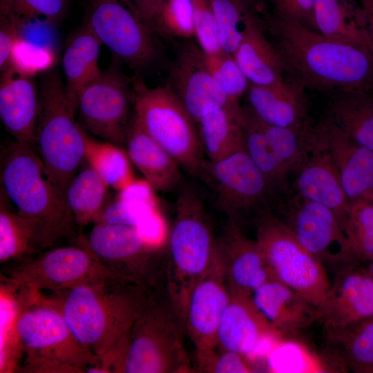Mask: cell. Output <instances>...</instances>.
I'll list each match as a JSON object with an SVG mask.
<instances>
[{"label":"cell","instance_id":"6da1fadb","mask_svg":"<svg viewBox=\"0 0 373 373\" xmlns=\"http://www.w3.org/2000/svg\"><path fill=\"white\" fill-rule=\"evenodd\" d=\"M260 17L282 58L287 79L327 93H373V53L368 47L329 38L274 13Z\"/></svg>","mask_w":373,"mask_h":373},{"label":"cell","instance_id":"7a4b0ae2","mask_svg":"<svg viewBox=\"0 0 373 373\" xmlns=\"http://www.w3.org/2000/svg\"><path fill=\"white\" fill-rule=\"evenodd\" d=\"M43 294L57 305L77 340L99 359L124 338L157 294L116 278Z\"/></svg>","mask_w":373,"mask_h":373},{"label":"cell","instance_id":"3957f363","mask_svg":"<svg viewBox=\"0 0 373 373\" xmlns=\"http://www.w3.org/2000/svg\"><path fill=\"white\" fill-rule=\"evenodd\" d=\"M1 183L17 213L32 226L35 255L62 239L77 242L79 227L65 197L47 176L34 145L15 140L6 149Z\"/></svg>","mask_w":373,"mask_h":373},{"label":"cell","instance_id":"277c9868","mask_svg":"<svg viewBox=\"0 0 373 373\" xmlns=\"http://www.w3.org/2000/svg\"><path fill=\"white\" fill-rule=\"evenodd\" d=\"M183 326L166 291L153 296L124 338L99 358L104 373H187Z\"/></svg>","mask_w":373,"mask_h":373},{"label":"cell","instance_id":"5b68a950","mask_svg":"<svg viewBox=\"0 0 373 373\" xmlns=\"http://www.w3.org/2000/svg\"><path fill=\"white\" fill-rule=\"evenodd\" d=\"M15 293L13 332L24 354L23 372L83 373L99 358L75 337L57 305L46 294Z\"/></svg>","mask_w":373,"mask_h":373},{"label":"cell","instance_id":"8992f818","mask_svg":"<svg viewBox=\"0 0 373 373\" xmlns=\"http://www.w3.org/2000/svg\"><path fill=\"white\" fill-rule=\"evenodd\" d=\"M177 191L175 215L167 238L166 291L184 328L189 296L211 264L216 239L196 189L181 183Z\"/></svg>","mask_w":373,"mask_h":373},{"label":"cell","instance_id":"52a82bcc","mask_svg":"<svg viewBox=\"0 0 373 373\" xmlns=\"http://www.w3.org/2000/svg\"><path fill=\"white\" fill-rule=\"evenodd\" d=\"M76 111L58 74L45 77L39 92L35 147L47 176L64 197L84 157V130L75 119Z\"/></svg>","mask_w":373,"mask_h":373},{"label":"cell","instance_id":"ba28073f","mask_svg":"<svg viewBox=\"0 0 373 373\" xmlns=\"http://www.w3.org/2000/svg\"><path fill=\"white\" fill-rule=\"evenodd\" d=\"M132 79L138 124L187 173L201 179L206 160L197 124L167 84L150 88L140 77Z\"/></svg>","mask_w":373,"mask_h":373},{"label":"cell","instance_id":"9c48e42d","mask_svg":"<svg viewBox=\"0 0 373 373\" xmlns=\"http://www.w3.org/2000/svg\"><path fill=\"white\" fill-rule=\"evenodd\" d=\"M86 243L120 281L151 294L166 291V249L147 240L136 226L97 222Z\"/></svg>","mask_w":373,"mask_h":373},{"label":"cell","instance_id":"30bf717a","mask_svg":"<svg viewBox=\"0 0 373 373\" xmlns=\"http://www.w3.org/2000/svg\"><path fill=\"white\" fill-rule=\"evenodd\" d=\"M17 262L3 276L6 290L10 293L19 290L57 293L116 278L90 250L83 235L75 245L50 248Z\"/></svg>","mask_w":373,"mask_h":373},{"label":"cell","instance_id":"8fae6325","mask_svg":"<svg viewBox=\"0 0 373 373\" xmlns=\"http://www.w3.org/2000/svg\"><path fill=\"white\" fill-rule=\"evenodd\" d=\"M255 240L273 278L318 307L331 284L325 265L299 242L283 220L265 211L257 219Z\"/></svg>","mask_w":373,"mask_h":373},{"label":"cell","instance_id":"7c38bea8","mask_svg":"<svg viewBox=\"0 0 373 373\" xmlns=\"http://www.w3.org/2000/svg\"><path fill=\"white\" fill-rule=\"evenodd\" d=\"M86 25L119 61L137 72L152 67L161 55L157 35L132 0H93Z\"/></svg>","mask_w":373,"mask_h":373},{"label":"cell","instance_id":"4fadbf2b","mask_svg":"<svg viewBox=\"0 0 373 373\" xmlns=\"http://www.w3.org/2000/svg\"><path fill=\"white\" fill-rule=\"evenodd\" d=\"M116 64L80 92L77 111L84 130L122 147L133 104V79L126 76Z\"/></svg>","mask_w":373,"mask_h":373},{"label":"cell","instance_id":"5bb4252c","mask_svg":"<svg viewBox=\"0 0 373 373\" xmlns=\"http://www.w3.org/2000/svg\"><path fill=\"white\" fill-rule=\"evenodd\" d=\"M201 180L213 189L229 219L238 224L241 218L265 207L275 194L245 149L219 161L206 160Z\"/></svg>","mask_w":373,"mask_h":373},{"label":"cell","instance_id":"9a60e30c","mask_svg":"<svg viewBox=\"0 0 373 373\" xmlns=\"http://www.w3.org/2000/svg\"><path fill=\"white\" fill-rule=\"evenodd\" d=\"M283 221L299 242L323 265L360 263L335 213L297 194L285 207Z\"/></svg>","mask_w":373,"mask_h":373},{"label":"cell","instance_id":"2e32d148","mask_svg":"<svg viewBox=\"0 0 373 373\" xmlns=\"http://www.w3.org/2000/svg\"><path fill=\"white\" fill-rule=\"evenodd\" d=\"M167 84L198 124L204 112L217 106L241 113L242 107L231 100L211 75L200 46L189 44L169 68Z\"/></svg>","mask_w":373,"mask_h":373},{"label":"cell","instance_id":"e0dca14e","mask_svg":"<svg viewBox=\"0 0 373 373\" xmlns=\"http://www.w3.org/2000/svg\"><path fill=\"white\" fill-rule=\"evenodd\" d=\"M307 149L295 170L296 194L331 209L343 227L352 203L343 188L338 171L309 119L306 124Z\"/></svg>","mask_w":373,"mask_h":373},{"label":"cell","instance_id":"ac0fdd59","mask_svg":"<svg viewBox=\"0 0 373 373\" xmlns=\"http://www.w3.org/2000/svg\"><path fill=\"white\" fill-rule=\"evenodd\" d=\"M360 263L339 268L321 304L318 321L327 333L345 329L373 316V278Z\"/></svg>","mask_w":373,"mask_h":373},{"label":"cell","instance_id":"d6986e66","mask_svg":"<svg viewBox=\"0 0 373 373\" xmlns=\"http://www.w3.org/2000/svg\"><path fill=\"white\" fill-rule=\"evenodd\" d=\"M231 298L216 243L211 264L191 293L184 318V333L195 352L218 346V329Z\"/></svg>","mask_w":373,"mask_h":373},{"label":"cell","instance_id":"ffe728a7","mask_svg":"<svg viewBox=\"0 0 373 373\" xmlns=\"http://www.w3.org/2000/svg\"><path fill=\"white\" fill-rule=\"evenodd\" d=\"M216 249L231 294L251 296L273 278L256 240L246 236L235 221L228 220Z\"/></svg>","mask_w":373,"mask_h":373},{"label":"cell","instance_id":"44dd1931","mask_svg":"<svg viewBox=\"0 0 373 373\" xmlns=\"http://www.w3.org/2000/svg\"><path fill=\"white\" fill-rule=\"evenodd\" d=\"M314 125L350 202L365 200L373 188V151L351 139L326 117Z\"/></svg>","mask_w":373,"mask_h":373},{"label":"cell","instance_id":"7402d4cb","mask_svg":"<svg viewBox=\"0 0 373 373\" xmlns=\"http://www.w3.org/2000/svg\"><path fill=\"white\" fill-rule=\"evenodd\" d=\"M250 297L278 336L296 332L318 321L316 306L275 278L265 282Z\"/></svg>","mask_w":373,"mask_h":373},{"label":"cell","instance_id":"603a6c76","mask_svg":"<svg viewBox=\"0 0 373 373\" xmlns=\"http://www.w3.org/2000/svg\"><path fill=\"white\" fill-rule=\"evenodd\" d=\"M39 93L31 77L9 67L0 81V117L6 131L16 141L35 146Z\"/></svg>","mask_w":373,"mask_h":373},{"label":"cell","instance_id":"cb8c5ba5","mask_svg":"<svg viewBox=\"0 0 373 373\" xmlns=\"http://www.w3.org/2000/svg\"><path fill=\"white\" fill-rule=\"evenodd\" d=\"M276 336L250 296L231 294L218 329V346L249 358L263 341Z\"/></svg>","mask_w":373,"mask_h":373},{"label":"cell","instance_id":"d4e9b609","mask_svg":"<svg viewBox=\"0 0 373 373\" xmlns=\"http://www.w3.org/2000/svg\"><path fill=\"white\" fill-rule=\"evenodd\" d=\"M233 57L249 82L277 85L286 80L282 58L267 36L257 9L249 17Z\"/></svg>","mask_w":373,"mask_h":373},{"label":"cell","instance_id":"484cf974","mask_svg":"<svg viewBox=\"0 0 373 373\" xmlns=\"http://www.w3.org/2000/svg\"><path fill=\"white\" fill-rule=\"evenodd\" d=\"M305 88L286 79L277 85L250 83L246 95L248 106L262 121L281 127H300L308 120Z\"/></svg>","mask_w":373,"mask_h":373},{"label":"cell","instance_id":"4316f807","mask_svg":"<svg viewBox=\"0 0 373 373\" xmlns=\"http://www.w3.org/2000/svg\"><path fill=\"white\" fill-rule=\"evenodd\" d=\"M126 152L153 190L171 192L181 184L178 162L131 118L126 138Z\"/></svg>","mask_w":373,"mask_h":373},{"label":"cell","instance_id":"83f0119b","mask_svg":"<svg viewBox=\"0 0 373 373\" xmlns=\"http://www.w3.org/2000/svg\"><path fill=\"white\" fill-rule=\"evenodd\" d=\"M327 94L325 117L356 142L373 151V93L349 90Z\"/></svg>","mask_w":373,"mask_h":373},{"label":"cell","instance_id":"f1b7e54d","mask_svg":"<svg viewBox=\"0 0 373 373\" xmlns=\"http://www.w3.org/2000/svg\"><path fill=\"white\" fill-rule=\"evenodd\" d=\"M99 39L86 24L68 44L63 55L66 97L77 110L80 92L99 77Z\"/></svg>","mask_w":373,"mask_h":373},{"label":"cell","instance_id":"f546056e","mask_svg":"<svg viewBox=\"0 0 373 373\" xmlns=\"http://www.w3.org/2000/svg\"><path fill=\"white\" fill-rule=\"evenodd\" d=\"M242 121V111L213 106L204 112L198 124L207 160L219 161L245 149Z\"/></svg>","mask_w":373,"mask_h":373},{"label":"cell","instance_id":"4dcf8cb0","mask_svg":"<svg viewBox=\"0 0 373 373\" xmlns=\"http://www.w3.org/2000/svg\"><path fill=\"white\" fill-rule=\"evenodd\" d=\"M314 18L323 35L369 48L361 9L353 0H314Z\"/></svg>","mask_w":373,"mask_h":373},{"label":"cell","instance_id":"1f68e13d","mask_svg":"<svg viewBox=\"0 0 373 373\" xmlns=\"http://www.w3.org/2000/svg\"><path fill=\"white\" fill-rule=\"evenodd\" d=\"M109 188L88 164L71 180L65 199L79 229L97 222L110 201Z\"/></svg>","mask_w":373,"mask_h":373},{"label":"cell","instance_id":"d6a6232c","mask_svg":"<svg viewBox=\"0 0 373 373\" xmlns=\"http://www.w3.org/2000/svg\"><path fill=\"white\" fill-rule=\"evenodd\" d=\"M242 126L245 150L254 163L264 175L274 193L285 190L289 172L269 146L256 115L249 106L242 107Z\"/></svg>","mask_w":373,"mask_h":373},{"label":"cell","instance_id":"836d02e7","mask_svg":"<svg viewBox=\"0 0 373 373\" xmlns=\"http://www.w3.org/2000/svg\"><path fill=\"white\" fill-rule=\"evenodd\" d=\"M121 148L111 142L96 140L84 130V160L110 187L118 192L135 180L130 159Z\"/></svg>","mask_w":373,"mask_h":373},{"label":"cell","instance_id":"e575fe53","mask_svg":"<svg viewBox=\"0 0 373 373\" xmlns=\"http://www.w3.org/2000/svg\"><path fill=\"white\" fill-rule=\"evenodd\" d=\"M343 361L353 371L363 373L373 365V316L345 329L327 333Z\"/></svg>","mask_w":373,"mask_h":373},{"label":"cell","instance_id":"d590c367","mask_svg":"<svg viewBox=\"0 0 373 373\" xmlns=\"http://www.w3.org/2000/svg\"><path fill=\"white\" fill-rule=\"evenodd\" d=\"M33 231L29 221L9 210L1 198L0 262H19L35 256Z\"/></svg>","mask_w":373,"mask_h":373},{"label":"cell","instance_id":"8d00e7d4","mask_svg":"<svg viewBox=\"0 0 373 373\" xmlns=\"http://www.w3.org/2000/svg\"><path fill=\"white\" fill-rule=\"evenodd\" d=\"M222 51L233 55L247 22L257 8L245 0H210Z\"/></svg>","mask_w":373,"mask_h":373},{"label":"cell","instance_id":"74e56055","mask_svg":"<svg viewBox=\"0 0 373 373\" xmlns=\"http://www.w3.org/2000/svg\"><path fill=\"white\" fill-rule=\"evenodd\" d=\"M151 26L157 36L166 39L195 37L191 1L162 0L152 17Z\"/></svg>","mask_w":373,"mask_h":373},{"label":"cell","instance_id":"f35d334b","mask_svg":"<svg viewBox=\"0 0 373 373\" xmlns=\"http://www.w3.org/2000/svg\"><path fill=\"white\" fill-rule=\"evenodd\" d=\"M343 231L356 260L360 263L373 260V204L352 202Z\"/></svg>","mask_w":373,"mask_h":373},{"label":"cell","instance_id":"ab89813d","mask_svg":"<svg viewBox=\"0 0 373 373\" xmlns=\"http://www.w3.org/2000/svg\"><path fill=\"white\" fill-rule=\"evenodd\" d=\"M203 59L208 71L228 97L239 103L250 82L233 55L222 50L216 53L203 51Z\"/></svg>","mask_w":373,"mask_h":373},{"label":"cell","instance_id":"60d3db41","mask_svg":"<svg viewBox=\"0 0 373 373\" xmlns=\"http://www.w3.org/2000/svg\"><path fill=\"white\" fill-rule=\"evenodd\" d=\"M55 61V54L51 47L33 43L19 35L11 50L9 67L32 77L50 68Z\"/></svg>","mask_w":373,"mask_h":373},{"label":"cell","instance_id":"b9f144b4","mask_svg":"<svg viewBox=\"0 0 373 373\" xmlns=\"http://www.w3.org/2000/svg\"><path fill=\"white\" fill-rule=\"evenodd\" d=\"M1 14L19 21L37 20L55 23L66 10V0H1Z\"/></svg>","mask_w":373,"mask_h":373},{"label":"cell","instance_id":"7bdbcfd3","mask_svg":"<svg viewBox=\"0 0 373 373\" xmlns=\"http://www.w3.org/2000/svg\"><path fill=\"white\" fill-rule=\"evenodd\" d=\"M195 372L206 373H249L254 372V365L243 354L216 346L196 352Z\"/></svg>","mask_w":373,"mask_h":373},{"label":"cell","instance_id":"ee69618b","mask_svg":"<svg viewBox=\"0 0 373 373\" xmlns=\"http://www.w3.org/2000/svg\"><path fill=\"white\" fill-rule=\"evenodd\" d=\"M193 15L195 37L207 53L222 51L214 13L210 0H190Z\"/></svg>","mask_w":373,"mask_h":373},{"label":"cell","instance_id":"f6af8a7d","mask_svg":"<svg viewBox=\"0 0 373 373\" xmlns=\"http://www.w3.org/2000/svg\"><path fill=\"white\" fill-rule=\"evenodd\" d=\"M274 14L316 31L314 0H271Z\"/></svg>","mask_w":373,"mask_h":373},{"label":"cell","instance_id":"bcb514c9","mask_svg":"<svg viewBox=\"0 0 373 373\" xmlns=\"http://www.w3.org/2000/svg\"><path fill=\"white\" fill-rule=\"evenodd\" d=\"M0 20V68L1 72L10 66L12 46L19 36L17 22L13 18L1 14Z\"/></svg>","mask_w":373,"mask_h":373},{"label":"cell","instance_id":"7dc6e473","mask_svg":"<svg viewBox=\"0 0 373 373\" xmlns=\"http://www.w3.org/2000/svg\"><path fill=\"white\" fill-rule=\"evenodd\" d=\"M368 46L373 53V0H358Z\"/></svg>","mask_w":373,"mask_h":373},{"label":"cell","instance_id":"c3c4849f","mask_svg":"<svg viewBox=\"0 0 373 373\" xmlns=\"http://www.w3.org/2000/svg\"><path fill=\"white\" fill-rule=\"evenodd\" d=\"M146 21L151 26L152 17L162 0H132ZM153 29V28H152ZM154 31V30H153Z\"/></svg>","mask_w":373,"mask_h":373},{"label":"cell","instance_id":"681fc988","mask_svg":"<svg viewBox=\"0 0 373 373\" xmlns=\"http://www.w3.org/2000/svg\"><path fill=\"white\" fill-rule=\"evenodd\" d=\"M245 1H247L251 6L255 7L256 8H258L259 0H245Z\"/></svg>","mask_w":373,"mask_h":373},{"label":"cell","instance_id":"f907efd6","mask_svg":"<svg viewBox=\"0 0 373 373\" xmlns=\"http://www.w3.org/2000/svg\"><path fill=\"white\" fill-rule=\"evenodd\" d=\"M365 200L373 204V188Z\"/></svg>","mask_w":373,"mask_h":373},{"label":"cell","instance_id":"816d5d0a","mask_svg":"<svg viewBox=\"0 0 373 373\" xmlns=\"http://www.w3.org/2000/svg\"><path fill=\"white\" fill-rule=\"evenodd\" d=\"M368 269L373 278V260L370 261L369 262V267H368Z\"/></svg>","mask_w":373,"mask_h":373},{"label":"cell","instance_id":"f5cc1de1","mask_svg":"<svg viewBox=\"0 0 373 373\" xmlns=\"http://www.w3.org/2000/svg\"><path fill=\"white\" fill-rule=\"evenodd\" d=\"M363 373H373V365L366 369Z\"/></svg>","mask_w":373,"mask_h":373}]
</instances>
